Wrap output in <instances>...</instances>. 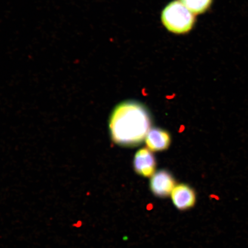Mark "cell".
Here are the masks:
<instances>
[{
    "instance_id": "cell-1",
    "label": "cell",
    "mask_w": 248,
    "mask_h": 248,
    "mask_svg": "<svg viewBox=\"0 0 248 248\" xmlns=\"http://www.w3.org/2000/svg\"><path fill=\"white\" fill-rule=\"evenodd\" d=\"M150 114L138 102H123L115 108L110 117L111 138L116 143L135 146L144 140L150 130Z\"/></svg>"
},
{
    "instance_id": "cell-2",
    "label": "cell",
    "mask_w": 248,
    "mask_h": 248,
    "mask_svg": "<svg viewBox=\"0 0 248 248\" xmlns=\"http://www.w3.org/2000/svg\"><path fill=\"white\" fill-rule=\"evenodd\" d=\"M161 18L164 27L170 32L175 34L190 32L195 21L194 15L179 0L167 5L162 11Z\"/></svg>"
},
{
    "instance_id": "cell-3",
    "label": "cell",
    "mask_w": 248,
    "mask_h": 248,
    "mask_svg": "<svg viewBox=\"0 0 248 248\" xmlns=\"http://www.w3.org/2000/svg\"><path fill=\"white\" fill-rule=\"evenodd\" d=\"M175 186L174 178L166 170H159L151 176V191L157 198H166L170 196Z\"/></svg>"
},
{
    "instance_id": "cell-4",
    "label": "cell",
    "mask_w": 248,
    "mask_h": 248,
    "mask_svg": "<svg viewBox=\"0 0 248 248\" xmlns=\"http://www.w3.org/2000/svg\"><path fill=\"white\" fill-rule=\"evenodd\" d=\"M172 202L180 211L190 210L197 203V194L190 186L184 184L176 185L170 195Z\"/></svg>"
},
{
    "instance_id": "cell-5",
    "label": "cell",
    "mask_w": 248,
    "mask_h": 248,
    "mask_svg": "<svg viewBox=\"0 0 248 248\" xmlns=\"http://www.w3.org/2000/svg\"><path fill=\"white\" fill-rule=\"evenodd\" d=\"M133 165L136 172L144 177H151L155 173L156 162L148 149L142 148L137 152Z\"/></svg>"
},
{
    "instance_id": "cell-6",
    "label": "cell",
    "mask_w": 248,
    "mask_h": 248,
    "mask_svg": "<svg viewBox=\"0 0 248 248\" xmlns=\"http://www.w3.org/2000/svg\"><path fill=\"white\" fill-rule=\"evenodd\" d=\"M145 139L148 148L153 151L166 150L170 144L169 133L159 128L150 129Z\"/></svg>"
},
{
    "instance_id": "cell-7",
    "label": "cell",
    "mask_w": 248,
    "mask_h": 248,
    "mask_svg": "<svg viewBox=\"0 0 248 248\" xmlns=\"http://www.w3.org/2000/svg\"><path fill=\"white\" fill-rule=\"evenodd\" d=\"M194 15L204 13L212 4L213 0H179Z\"/></svg>"
}]
</instances>
